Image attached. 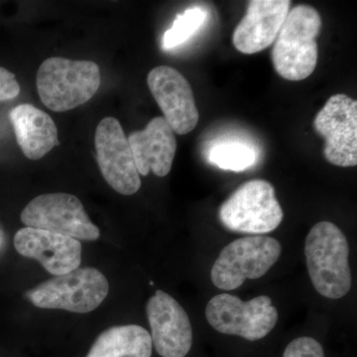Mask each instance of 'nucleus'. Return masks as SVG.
Segmentation results:
<instances>
[{
    "label": "nucleus",
    "mask_w": 357,
    "mask_h": 357,
    "mask_svg": "<svg viewBox=\"0 0 357 357\" xmlns=\"http://www.w3.org/2000/svg\"><path fill=\"white\" fill-rule=\"evenodd\" d=\"M349 246L337 225L330 222L314 225L307 234L305 256L314 289L328 299H340L351 288Z\"/></svg>",
    "instance_id": "obj_1"
},
{
    "label": "nucleus",
    "mask_w": 357,
    "mask_h": 357,
    "mask_svg": "<svg viewBox=\"0 0 357 357\" xmlns=\"http://www.w3.org/2000/svg\"><path fill=\"white\" fill-rule=\"evenodd\" d=\"M321 25V15L314 7L301 4L289 11L271 53L279 76L292 82L311 76L318 63L317 37Z\"/></svg>",
    "instance_id": "obj_2"
},
{
    "label": "nucleus",
    "mask_w": 357,
    "mask_h": 357,
    "mask_svg": "<svg viewBox=\"0 0 357 357\" xmlns=\"http://www.w3.org/2000/svg\"><path fill=\"white\" fill-rule=\"evenodd\" d=\"M100 70L93 61L52 57L40 66L36 86L45 107L69 112L88 102L100 86Z\"/></svg>",
    "instance_id": "obj_3"
},
{
    "label": "nucleus",
    "mask_w": 357,
    "mask_h": 357,
    "mask_svg": "<svg viewBox=\"0 0 357 357\" xmlns=\"http://www.w3.org/2000/svg\"><path fill=\"white\" fill-rule=\"evenodd\" d=\"M109 291V281L102 272L96 268L84 267L49 279L26 296L40 309L86 314L100 307Z\"/></svg>",
    "instance_id": "obj_4"
},
{
    "label": "nucleus",
    "mask_w": 357,
    "mask_h": 357,
    "mask_svg": "<svg viewBox=\"0 0 357 357\" xmlns=\"http://www.w3.org/2000/svg\"><path fill=\"white\" fill-rule=\"evenodd\" d=\"M223 227L231 231L265 234L280 225L284 213L271 183L248 181L232 192L218 210Z\"/></svg>",
    "instance_id": "obj_5"
},
{
    "label": "nucleus",
    "mask_w": 357,
    "mask_h": 357,
    "mask_svg": "<svg viewBox=\"0 0 357 357\" xmlns=\"http://www.w3.org/2000/svg\"><path fill=\"white\" fill-rule=\"evenodd\" d=\"M281 252V244L273 237H241L222 249L211 268V281L220 290H236L248 279L264 276Z\"/></svg>",
    "instance_id": "obj_6"
},
{
    "label": "nucleus",
    "mask_w": 357,
    "mask_h": 357,
    "mask_svg": "<svg viewBox=\"0 0 357 357\" xmlns=\"http://www.w3.org/2000/svg\"><path fill=\"white\" fill-rule=\"evenodd\" d=\"M206 318L218 333L255 342L273 330L279 314L268 296L243 302L236 296L225 293L210 300L206 307Z\"/></svg>",
    "instance_id": "obj_7"
},
{
    "label": "nucleus",
    "mask_w": 357,
    "mask_h": 357,
    "mask_svg": "<svg viewBox=\"0 0 357 357\" xmlns=\"http://www.w3.org/2000/svg\"><path fill=\"white\" fill-rule=\"evenodd\" d=\"M20 218L26 227L48 230L77 241H93L100 236L82 202L66 192L40 195L25 206Z\"/></svg>",
    "instance_id": "obj_8"
},
{
    "label": "nucleus",
    "mask_w": 357,
    "mask_h": 357,
    "mask_svg": "<svg viewBox=\"0 0 357 357\" xmlns=\"http://www.w3.org/2000/svg\"><path fill=\"white\" fill-rule=\"evenodd\" d=\"M317 133L325 139L324 155L337 167L357 165V102L337 93L331 96L314 121Z\"/></svg>",
    "instance_id": "obj_9"
},
{
    "label": "nucleus",
    "mask_w": 357,
    "mask_h": 357,
    "mask_svg": "<svg viewBox=\"0 0 357 357\" xmlns=\"http://www.w3.org/2000/svg\"><path fill=\"white\" fill-rule=\"evenodd\" d=\"M95 145L98 167L107 184L124 196L139 191L140 175L121 122L112 116L103 119L96 128Z\"/></svg>",
    "instance_id": "obj_10"
},
{
    "label": "nucleus",
    "mask_w": 357,
    "mask_h": 357,
    "mask_svg": "<svg viewBox=\"0 0 357 357\" xmlns=\"http://www.w3.org/2000/svg\"><path fill=\"white\" fill-rule=\"evenodd\" d=\"M147 84L174 132L185 135L198 124L199 115L191 84L178 70L159 66L150 70Z\"/></svg>",
    "instance_id": "obj_11"
},
{
    "label": "nucleus",
    "mask_w": 357,
    "mask_h": 357,
    "mask_svg": "<svg viewBox=\"0 0 357 357\" xmlns=\"http://www.w3.org/2000/svg\"><path fill=\"white\" fill-rule=\"evenodd\" d=\"M152 344L162 357H185L192 345V328L184 307L172 296L158 290L148 301Z\"/></svg>",
    "instance_id": "obj_12"
},
{
    "label": "nucleus",
    "mask_w": 357,
    "mask_h": 357,
    "mask_svg": "<svg viewBox=\"0 0 357 357\" xmlns=\"http://www.w3.org/2000/svg\"><path fill=\"white\" fill-rule=\"evenodd\" d=\"M14 246L20 255L37 260L55 276L70 273L81 265L79 241L48 230L21 229L14 236Z\"/></svg>",
    "instance_id": "obj_13"
},
{
    "label": "nucleus",
    "mask_w": 357,
    "mask_h": 357,
    "mask_svg": "<svg viewBox=\"0 0 357 357\" xmlns=\"http://www.w3.org/2000/svg\"><path fill=\"white\" fill-rule=\"evenodd\" d=\"M289 0H252L232 36L237 51L246 55L271 46L290 11Z\"/></svg>",
    "instance_id": "obj_14"
},
{
    "label": "nucleus",
    "mask_w": 357,
    "mask_h": 357,
    "mask_svg": "<svg viewBox=\"0 0 357 357\" xmlns=\"http://www.w3.org/2000/svg\"><path fill=\"white\" fill-rule=\"evenodd\" d=\"M139 175L153 172L165 177L172 169L177 139L163 116L154 117L143 130L134 131L128 138Z\"/></svg>",
    "instance_id": "obj_15"
},
{
    "label": "nucleus",
    "mask_w": 357,
    "mask_h": 357,
    "mask_svg": "<svg viewBox=\"0 0 357 357\" xmlns=\"http://www.w3.org/2000/svg\"><path fill=\"white\" fill-rule=\"evenodd\" d=\"M16 140L30 160L43 158L59 145L58 129L53 119L29 103L14 107L9 114Z\"/></svg>",
    "instance_id": "obj_16"
},
{
    "label": "nucleus",
    "mask_w": 357,
    "mask_h": 357,
    "mask_svg": "<svg viewBox=\"0 0 357 357\" xmlns=\"http://www.w3.org/2000/svg\"><path fill=\"white\" fill-rule=\"evenodd\" d=\"M151 337L137 325L112 326L100 333L86 357H151Z\"/></svg>",
    "instance_id": "obj_17"
},
{
    "label": "nucleus",
    "mask_w": 357,
    "mask_h": 357,
    "mask_svg": "<svg viewBox=\"0 0 357 357\" xmlns=\"http://www.w3.org/2000/svg\"><path fill=\"white\" fill-rule=\"evenodd\" d=\"M208 161L222 170L241 172L255 165L256 152L252 147L241 142H222L208 152Z\"/></svg>",
    "instance_id": "obj_18"
},
{
    "label": "nucleus",
    "mask_w": 357,
    "mask_h": 357,
    "mask_svg": "<svg viewBox=\"0 0 357 357\" xmlns=\"http://www.w3.org/2000/svg\"><path fill=\"white\" fill-rule=\"evenodd\" d=\"M206 20V13L201 7H192L178 14L173 25L164 34L162 47L171 50L181 46L196 34Z\"/></svg>",
    "instance_id": "obj_19"
},
{
    "label": "nucleus",
    "mask_w": 357,
    "mask_h": 357,
    "mask_svg": "<svg viewBox=\"0 0 357 357\" xmlns=\"http://www.w3.org/2000/svg\"><path fill=\"white\" fill-rule=\"evenodd\" d=\"M283 357H325V354L318 340L303 337L296 338L289 344Z\"/></svg>",
    "instance_id": "obj_20"
},
{
    "label": "nucleus",
    "mask_w": 357,
    "mask_h": 357,
    "mask_svg": "<svg viewBox=\"0 0 357 357\" xmlns=\"http://www.w3.org/2000/svg\"><path fill=\"white\" fill-rule=\"evenodd\" d=\"M20 93V86L15 75L0 67V102L14 100Z\"/></svg>",
    "instance_id": "obj_21"
}]
</instances>
